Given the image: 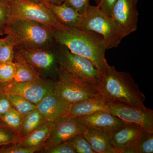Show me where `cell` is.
<instances>
[{"label":"cell","instance_id":"cell-1","mask_svg":"<svg viewBox=\"0 0 153 153\" xmlns=\"http://www.w3.org/2000/svg\"><path fill=\"white\" fill-rule=\"evenodd\" d=\"M51 32L56 43L64 45L71 53L89 59L103 74L107 61L105 57L107 49L100 35L66 27L60 29L52 28Z\"/></svg>","mask_w":153,"mask_h":153},{"label":"cell","instance_id":"cell-2","mask_svg":"<svg viewBox=\"0 0 153 153\" xmlns=\"http://www.w3.org/2000/svg\"><path fill=\"white\" fill-rule=\"evenodd\" d=\"M100 93L112 101H117L145 108V96L140 90L131 74L118 71L113 66L105 63Z\"/></svg>","mask_w":153,"mask_h":153},{"label":"cell","instance_id":"cell-3","mask_svg":"<svg viewBox=\"0 0 153 153\" xmlns=\"http://www.w3.org/2000/svg\"><path fill=\"white\" fill-rule=\"evenodd\" d=\"M52 28L30 20L13 19L9 20L5 34L13 39L15 48H44L56 43L52 36Z\"/></svg>","mask_w":153,"mask_h":153},{"label":"cell","instance_id":"cell-4","mask_svg":"<svg viewBox=\"0 0 153 153\" xmlns=\"http://www.w3.org/2000/svg\"><path fill=\"white\" fill-rule=\"evenodd\" d=\"M75 28L100 35L107 49L116 48L128 36L114 19L102 13L97 5L88 6Z\"/></svg>","mask_w":153,"mask_h":153},{"label":"cell","instance_id":"cell-5","mask_svg":"<svg viewBox=\"0 0 153 153\" xmlns=\"http://www.w3.org/2000/svg\"><path fill=\"white\" fill-rule=\"evenodd\" d=\"M15 55L33 66L41 77L49 76L57 79L60 66V48L56 42L44 48H15Z\"/></svg>","mask_w":153,"mask_h":153},{"label":"cell","instance_id":"cell-6","mask_svg":"<svg viewBox=\"0 0 153 153\" xmlns=\"http://www.w3.org/2000/svg\"><path fill=\"white\" fill-rule=\"evenodd\" d=\"M58 45L60 51V67L68 74L90 83L99 89L103 74L93 62L86 57L71 53L64 45Z\"/></svg>","mask_w":153,"mask_h":153},{"label":"cell","instance_id":"cell-7","mask_svg":"<svg viewBox=\"0 0 153 153\" xmlns=\"http://www.w3.org/2000/svg\"><path fill=\"white\" fill-rule=\"evenodd\" d=\"M55 93L71 104L100 93L98 88L74 77L60 67L55 81Z\"/></svg>","mask_w":153,"mask_h":153},{"label":"cell","instance_id":"cell-8","mask_svg":"<svg viewBox=\"0 0 153 153\" xmlns=\"http://www.w3.org/2000/svg\"><path fill=\"white\" fill-rule=\"evenodd\" d=\"M10 8L9 20L26 19L38 22L50 28L60 29L64 27L55 18L52 11L44 4L29 0H4Z\"/></svg>","mask_w":153,"mask_h":153},{"label":"cell","instance_id":"cell-9","mask_svg":"<svg viewBox=\"0 0 153 153\" xmlns=\"http://www.w3.org/2000/svg\"><path fill=\"white\" fill-rule=\"evenodd\" d=\"M0 89L5 93L20 96L37 105L45 96L55 92V81L41 77L29 82L12 81L0 84Z\"/></svg>","mask_w":153,"mask_h":153},{"label":"cell","instance_id":"cell-10","mask_svg":"<svg viewBox=\"0 0 153 153\" xmlns=\"http://www.w3.org/2000/svg\"><path fill=\"white\" fill-rule=\"evenodd\" d=\"M108 111L125 123L139 126L146 132L153 133V111L117 101H111Z\"/></svg>","mask_w":153,"mask_h":153},{"label":"cell","instance_id":"cell-11","mask_svg":"<svg viewBox=\"0 0 153 153\" xmlns=\"http://www.w3.org/2000/svg\"><path fill=\"white\" fill-rule=\"evenodd\" d=\"M88 128L78 117L67 116L55 123L54 127L42 149H46L71 139L75 136L84 133Z\"/></svg>","mask_w":153,"mask_h":153},{"label":"cell","instance_id":"cell-12","mask_svg":"<svg viewBox=\"0 0 153 153\" xmlns=\"http://www.w3.org/2000/svg\"><path fill=\"white\" fill-rule=\"evenodd\" d=\"M138 0H116L111 17L126 32L128 36L137 31L139 13Z\"/></svg>","mask_w":153,"mask_h":153},{"label":"cell","instance_id":"cell-13","mask_svg":"<svg viewBox=\"0 0 153 153\" xmlns=\"http://www.w3.org/2000/svg\"><path fill=\"white\" fill-rule=\"evenodd\" d=\"M71 104L57 97L55 92L45 96L38 104L37 109L46 121L55 123L69 114Z\"/></svg>","mask_w":153,"mask_h":153},{"label":"cell","instance_id":"cell-14","mask_svg":"<svg viewBox=\"0 0 153 153\" xmlns=\"http://www.w3.org/2000/svg\"><path fill=\"white\" fill-rule=\"evenodd\" d=\"M78 118L88 128L111 132L114 131L126 124L119 118L105 111H97L89 115L79 117Z\"/></svg>","mask_w":153,"mask_h":153},{"label":"cell","instance_id":"cell-15","mask_svg":"<svg viewBox=\"0 0 153 153\" xmlns=\"http://www.w3.org/2000/svg\"><path fill=\"white\" fill-rule=\"evenodd\" d=\"M111 100L100 93L85 100L71 104L68 116L79 117L89 115L100 111H108V104Z\"/></svg>","mask_w":153,"mask_h":153},{"label":"cell","instance_id":"cell-16","mask_svg":"<svg viewBox=\"0 0 153 153\" xmlns=\"http://www.w3.org/2000/svg\"><path fill=\"white\" fill-rule=\"evenodd\" d=\"M111 133L108 131L88 128L82 134L95 153H119L112 144Z\"/></svg>","mask_w":153,"mask_h":153},{"label":"cell","instance_id":"cell-17","mask_svg":"<svg viewBox=\"0 0 153 153\" xmlns=\"http://www.w3.org/2000/svg\"><path fill=\"white\" fill-rule=\"evenodd\" d=\"M143 131V129L137 125L126 123L112 132V144L119 153H120L124 148L133 143Z\"/></svg>","mask_w":153,"mask_h":153},{"label":"cell","instance_id":"cell-18","mask_svg":"<svg viewBox=\"0 0 153 153\" xmlns=\"http://www.w3.org/2000/svg\"><path fill=\"white\" fill-rule=\"evenodd\" d=\"M55 124V123L45 122L35 131L14 145L25 148H43Z\"/></svg>","mask_w":153,"mask_h":153},{"label":"cell","instance_id":"cell-19","mask_svg":"<svg viewBox=\"0 0 153 153\" xmlns=\"http://www.w3.org/2000/svg\"><path fill=\"white\" fill-rule=\"evenodd\" d=\"M44 4L52 11L57 21L65 27L75 28L81 17V14L63 3L59 5Z\"/></svg>","mask_w":153,"mask_h":153},{"label":"cell","instance_id":"cell-20","mask_svg":"<svg viewBox=\"0 0 153 153\" xmlns=\"http://www.w3.org/2000/svg\"><path fill=\"white\" fill-rule=\"evenodd\" d=\"M46 122L37 109H34L23 117L18 137L20 140L32 133Z\"/></svg>","mask_w":153,"mask_h":153},{"label":"cell","instance_id":"cell-21","mask_svg":"<svg viewBox=\"0 0 153 153\" xmlns=\"http://www.w3.org/2000/svg\"><path fill=\"white\" fill-rule=\"evenodd\" d=\"M13 62L16 66V71L13 82H29L41 77L38 71L33 66L20 57L15 55Z\"/></svg>","mask_w":153,"mask_h":153},{"label":"cell","instance_id":"cell-22","mask_svg":"<svg viewBox=\"0 0 153 153\" xmlns=\"http://www.w3.org/2000/svg\"><path fill=\"white\" fill-rule=\"evenodd\" d=\"M153 133L143 131L135 141L121 150L120 153H153Z\"/></svg>","mask_w":153,"mask_h":153},{"label":"cell","instance_id":"cell-23","mask_svg":"<svg viewBox=\"0 0 153 153\" xmlns=\"http://www.w3.org/2000/svg\"><path fill=\"white\" fill-rule=\"evenodd\" d=\"M5 93L12 107L21 114L23 117L37 108V105L22 96L12 94Z\"/></svg>","mask_w":153,"mask_h":153},{"label":"cell","instance_id":"cell-24","mask_svg":"<svg viewBox=\"0 0 153 153\" xmlns=\"http://www.w3.org/2000/svg\"><path fill=\"white\" fill-rule=\"evenodd\" d=\"M23 117L21 114L12 108L0 117V121L18 136Z\"/></svg>","mask_w":153,"mask_h":153},{"label":"cell","instance_id":"cell-25","mask_svg":"<svg viewBox=\"0 0 153 153\" xmlns=\"http://www.w3.org/2000/svg\"><path fill=\"white\" fill-rule=\"evenodd\" d=\"M5 42L0 48V63L13 62L15 57V47L13 40L7 35Z\"/></svg>","mask_w":153,"mask_h":153},{"label":"cell","instance_id":"cell-26","mask_svg":"<svg viewBox=\"0 0 153 153\" xmlns=\"http://www.w3.org/2000/svg\"><path fill=\"white\" fill-rule=\"evenodd\" d=\"M77 153H95L83 134L75 136L68 140Z\"/></svg>","mask_w":153,"mask_h":153},{"label":"cell","instance_id":"cell-27","mask_svg":"<svg viewBox=\"0 0 153 153\" xmlns=\"http://www.w3.org/2000/svg\"><path fill=\"white\" fill-rule=\"evenodd\" d=\"M16 71L14 62L0 63V84L12 82Z\"/></svg>","mask_w":153,"mask_h":153},{"label":"cell","instance_id":"cell-28","mask_svg":"<svg viewBox=\"0 0 153 153\" xmlns=\"http://www.w3.org/2000/svg\"><path fill=\"white\" fill-rule=\"evenodd\" d=\"M19 140L16 134L0 121V144L14 145Z\"/></svg>","mask_w":153,"mask_h":153},{"label":"cell","instance_id":"cell-29","mask_svg":"<svg viewBox=\"0 0 153 153\" xmlns=\"http://www.w3.org/2000/svg\"><path fill=\"white\" fill-rule=\"evenodd\" d=\"M10 14V7L7 3L4 0H0V36L5 34Z\"/></svg>","mask_w":153,"mask_h":153},{"label":"cell","instance_id":"cell-30","mask_svg":"<svg viewBox=\"0 0 153 153\" xmlns=\"http://www.w3.org/2000/svg\"><path fill=\"white\" fill-rule=\"evenodd\" d=\"M40 151L48 153H76L74 148L68 141L52 146L47 149H42Z\"/></svg>","mask_w":153,"mask_h":153},{"label":"cell","instance_id":"cell-31","mask_svg":"<svg viewBox=\"0 0 153 153\" xmlns=\"http://www.w3.org/2000/svg\"><path fill=\"white\" fill-rule=\"evenodd\" d=\"M6 146L0 147V153H33L40 152L43 149L41 147L25 148L15 145L6 147Z\"/></svg>","mask_w":153,"mask_h":153},{"label":"cell","instance_id":"cell-32","mask_svg":"<svg viewBox=\"0 0 153 153\" xmlns=\"http://www.w3.org/2000/svg\"><path fill=\"white\" fill-rule=\"evenodd\" d=\"M90 0H64L63 4L72 8L79 13H84L89 4Z\"/></svg>","mask_w":153,"mask_h":153},{"label":"cell","instance_id":"cell-33","mask_svg":"<svg viewBox=\"0 0 153 153\" xmlns=\"http://www.w3.org/2000/svg\"><path fill=\"white\" fill-rule=\"evenodd\" d=\"M116 0H100L97 5L102 13L108 17H111L113 7Z\"/></svg>","mask_w":153,"mask_h":153},{"label":"cell","instance_id":"cell-34","mask_svg":"<svg viewBox=\"0 0 153 153\" xmlns=\"http://www.w3.org/2000/svg\"><path fill=\"white\" fill-rule=\"evenodd\" d=\"M12 108L5 93L0 89V117Z\"/></svg>","mask_w":153,"mask_h":153},{"label":"cell","instance_id":"cell-35","mask_svg":"<svg viewBox=\"0 0 153 153\" xmlns=\"http://www.w3.org/2000/svg\"><path fill=\"white\" fill-rule=\"evenodd\" d=\"M31 1L39 4H49L59 5L63 4L64 0H29Z\"/></svg>","mask_w":153,"mask_h":153},{"label":"cell","instance_id":"cell-36","mask_svg":"<svg viewBox=\"0 0 153 153\" xmlns=\"http://www.w3.org/2000/svg\"><path fill=\"white\" fill-rule=\"evenodd\" d=\"M6 40V37H5L4 38H1V39H0V48L2 47L4 44Z\"/></svg>","mask_w":153,"mask_h":153},{"label":"cell","instance_id":"cell-37","mask_svg":"<svg viewBox=\"0 0 153 153\" xmlns=\"http://www.w3.org/2000/svg\"><path fill=\"white\" fill-rule=\"evenodd\" d=\"M94 1H95V2L97 4V5L99 4L100 1V0H94Z\"/></svg>","mask_w":153,"mask_h":153},{"label":"cell","instance_id":"cell-38","mask_svg":"<svg viewBox=\"0 0 153 153\" xmlns=\"http://www.w3.org/2000/svg\"><path fill=\"white\" fill-rule=\"evenodd\" d=\"M5 145H5V144H0V147L2 146H5Z\"/></svg>","mask_w":153,"mask_h":153}]
</instances>
